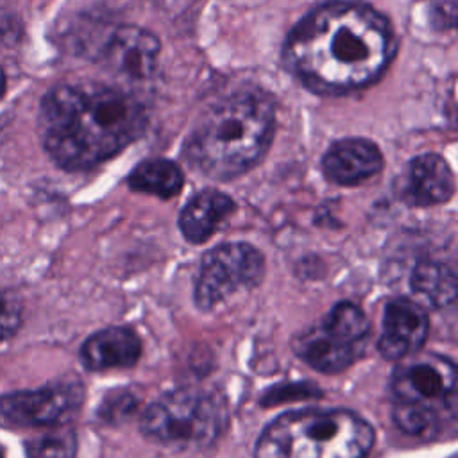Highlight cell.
Returning a JSON list of instances; mask_svg holds the SVG:
<instances>
[{
    "instance_id": "12",
    "label": "cell",
    "mask_w": 458,
    "mask_h": 458,
    "mask_svg": "<svg viewBox=\"0 0 458 458\" xmlns=\"http://www.w3.org/2000/svg\"><path fill=\"white\" fill-rule=\"evenodd\" d=\"M394 191L399 200L415 208L447 202L454 193V175L449 163L433 152L415 156L395 179Z\"/></svg>"
},
{
    "instance_id": "6",
    "label": "cell",
    "mask_w": 458,
    "mask_h": 458,
    "mask_svg": "<svg viewBox=\"0 0 458 458\" xmlns=\"http://www.w3.org/2000/svg\"><path fill=\"white\" fill-rule=\"evenodd\" d=\"M370 322L352 302H336L318 322L293 338V352L322 374H338L349 369L369 342Z\"/></svg>"
},
{
    "instance_id": "23",
    "label": "cell",
    "mask_w": 458,
    "mask_h": 458,
    "mask_svg": "<svg viewBox=\"0 0 458 458\" xmlns=\"http://www.w3.org/2000/svg\"><path fill=\"white\" fill-rule=\"evenodd\" d=\"M449 458H456V456H454V454H451V456H449Z\"/></svg>"
},
{
    "instance_id": "10",
    "label": "cell",
    "mask_w": 458,
    "mask_h": 458,
    "mask_svg": "<svg viewBox=\"0 0 458 458\" xmlns=\"http://www.w3.org/2000/svg\"><path fill=\"white\" fill-rule=\"evenodd\" d=\"M159 52L161 43L150 30L136 25H120L106 39L100 61L116 75L145 81L157 70Z\"/></svg>"
},
{
    "instance_id": "21",
    "label": "cell",
    "mask_w": 458,
    "mask_h": 458,
    "mask_svg": "<svg viewBox=\"0 0 458 458\" xmlns=\"http://www.w3.org/2000/svg\"><path fill=\"white\" fill-rule=\"evenodd\" d=\"M428 13L437 30H449L456 23V0H429Z\"/></svg>"
},
{
    "instance_id": "17",
    "label": "cell",
    "mask_w": 458,
    "mask_h": 458,
    "mask_svg": "<svg viewBox=\"0 0 458 458\" xmlns=\"http://www.w3.org/2000/svg\"><path fill=\"white\" fill-rule=\"evenodd\" d=\"M410 288L428 304L435 308H445L454 302L458 293L456 274L445 263L422 261L411 272Z\"/></svg>"
},
{
    "instance_id": "15",
    "label": "cell",
    "mask_w": 458,
    "mask_h": 458,
    "mask_svg": "<svg viewBox=\"0 0 458 458\" xmlns=\"http://www.w3.org/2000/svg\"><path fill=\"white\" fill-rule=\"evenodd\" d=\"M234 211V200L213 188L195 193L179 213V229L190 243L206 242Z\"/></svg>"
},
{
    "instance_id": "20",
    "label": "cell",
    "mask_w": 458,
    "mask_h": 458,
    "mask_svg": "<svg viewBox=\"0 0 458 458\" xmlns=\"http://www.w3.org/2000/svg\"><path fill=\"white\" fill-rule=\"evenodd\" d=\"M21 324L18 302L5 292H0V342L16 333Z\"/></svg>"
},
{
    "instance_id": "5",
    "label": "cell",
    "mask_w": 458,
    "mask_h": 458,
    "mask_svg": "<svg viewBox=\"0 0 458 458\" xmlns=\"http://www.w3.org/2000/svg\"><path fill=\"white\" fill-rule=\"evenodd\" d=\"M227 422L225 401L197 388H179L163 394L143 411L141 433L170 447H208Z\"/></svg>"
},
{
    "instance_id": "4",
    "label": "cell",
    "mask_w": 458,
    "mask_h": 458,
    "mask_svg": "<svg viewBox=\"0 0 458 458\" xmlns=\"http://www.w3.org/2000/svg\"><path fill=\"white\" fill-rule=\"evenodd\" d=\"M374 428L351 410H295L270 420L254 458H367Z\"/></svg>"
},
{
    "instance_id": "3",
    "label": "cell",
    "mask_w": 458,
    "mask_h": 458,
    "mask_svg": "<svg viewBox=\"0 0 458 458\" xmlns=\"http://www.w3.org/2000/svg\"><path fill=\"white\" fill-rule=\"evenodd\" d=\"M276 127L272 97L256 86L240 88L215 102L184 141L190 166L216 181L250 170L268 150Z\"/></svg>"
},
{
    "instance_id": "14",
    "label": "cell",
    "mask_w": 458,
    "mask_h": 458,
    "mask_svg": "<svg viewBox=\"0 0 458 458\" xmlns=\"http://www.w3.org/2000/svg\"><path fill=\"white\" fill-rule=\"evenodd\" d=\"M141 356L140 336L125 326H111L93 333L81 347V361L88 370L132 367Z\"/></svg>"
},
{
    "instance_id": "22",
    "label": "cell",
    "mask_w": 458,
    "mask_h": 458,
    "mask_svg": "<svg viewBox=\"0 0 458 458\" xmlns=\"http://www.w3.org/2000/svg\"><path fill=\"white\" fill-rule=\"evenodd\" d=\"M4 91H5V75H4V72L0 68V97L4 95Z\"/></svg>"
},
{
    "instance_id": "2",
    "label": "cell",
    "mask_w": 458,
    "mask_h": 458,
    "mask_svg": "<svg viewBox=\"0 0 458 458\" xmlns=\"http://www.w3.org/2000/svg\"><path fill=\"white\" fill-rule=\"evenodd\" d=\"M38 122L50 159L64 170L81 172L136 141L148 125V109L123 88L59 84L43 97Z\"/></svg>"
},
{
    "instance_id": "24",
    "label": "cell",
    "mask_w": 458,
    "mask_h": 458,
    "mask_svg": "<svg viewBox=\"0 0 458 458\" xmlns=\"http://www.w3.org/2000/svg\"><path fill=\"white\" fill-rule=\"evenodd\" d=\"M0 458H4V456H2V451H0Z\"/></svg>"
},
{
    "instance_id": "18",
    "label": "cell",
    "mask_w": 458,
    "mask_h": 458,
    "mask_svg": "<svg viewBox=\"0 0 458 458\" xmlns=\"http://www.w3.org/2000/svg\"><path fill=\"white\" fill-rule=\"evenodd\" d=\"M392 419L403 433L417 438H435L442 428L438 411L419 403L395 401Z\"/></svg>"
},
{
    "instance_id": "16",
    "label": "cell",
    "mask_w": 458,
    "mask_h": 458,
    "mask_svg": "<svg viewBox=\"0 0 458 458\" xmlns=\"http://www.w3.org/2000/svg\"><path fill=\"white\" fill-rule=\"evenodd\" d=\"M127 184L134 191L156 195L159 199L175 197L184 184L179 165L170 159L154 157L140 163L127 177Z\"/></svg>"
},
{
    "instance_id": "13",
    "label": "cell",
    "mask_w": 458,
    "mask_h": 458,
    "mask_svg": "<svg viewBox=\"0 0 458 458\" xmlns=\"http://www.w3.org/2000/svg\"><path fill=\"white\" fill-rule=\"evenodd\" d=\"M383 168L379 147L365 138L335 141L322 157V172L327 181L340 186H356Z\"/></svg>"
},
{
    "instance_id": "1",
    "label": "cell",
    "mask_w": 458,
    "mask_h": 458,
    "mask_svg": "<svg viewBox=\"0 0 458 458\" xmlns=\"http://www.w3.org/2000/svg\"><path fill=\"white\" fill-rule=\"evenodd\" d=\"M390 21L363 2L333 0L286 36V68L318 95H344L377 81L395 54Z\"/></svg>"
},
{
    "instance_id": "7",
    "label": "cell",
    "mask_w": 458,
    "mask_h": 458,
    "mask_svg": "<svg viewBox=\"0 0 458 458\" xmlns=\"http://www.w3.org/2000/svg\"><path fill=\"white\" fill-rule=\"evenodd\" d=\"M265 274L261 250L245 242H225L209 249L199 267L193 301L199 310H213L236 292L252 290Z\"/></svg>"
},
{
    "instance_id": "19",
    "label": "cell",
    "mask_w": 458,
    "mask_h": 458,
    "mask_svg": "<svg viewBox=\"0 0 458 458\" xmlns=\"http://www.w3.org/2000/svg\"><path fill=\"white\" fill-rule=\"evenodd\" d=\"M77 438L72 429H61L43 435L27 445L29 458H73Z\"/></svg>"
},
{
    "instance_id": "9",
    "label": "cell",
    "mask_w": 458,
    "mask_h": 458,
    "mask_svg": "<svg viewBox=\"0 0 458 458\" xmlns=\"http://www.w3.org/2000/svg\"><path fill=\"white\" fill-rule=\"evenodd\" d=\"M84 386L79 381H59L36 390L9 392L0 397V413L18 426H50L79 411Z\"/></svg>"
},
{
    "instance_id": "11",
    "label": "cell",
    "mask_w": 458,
    "mask_h": 458,
    "mask_svg": "<svg viewBox=\"0 0 458 458\" xmlns=\"http://www.w3.org/2000/svg\"><path fill=\"white\" fill-rule=\"evenodd\" d=\"M428 333L429 317L426 310L408 297H395L385 306L377 351L385 360L399 361L419 352L426 344Z\"/></svg>"
},
{
    "instance_id": "8",
    "label": "cell",
    "mask_w": 458,
    "mask_h": 458,
    "mask_svg": "<svg viewBox=\"0 0 458 458\" xmlns=\"http://www.w3.org/2000/svg\"><path fill=\"white\" fill-rule=\"evenodd\" d=\"M456 381V365L451 358L419 351L399 360L392 372L390 390L395 401L426 404L437 411L454 410Z\"/></svg>"
}]
</instances>
